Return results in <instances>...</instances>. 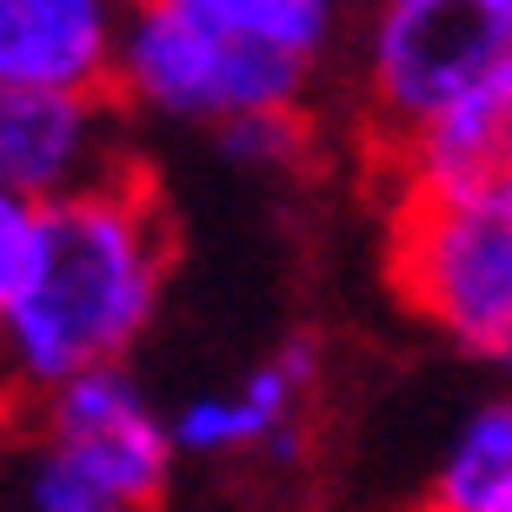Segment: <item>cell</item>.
Wrapping results in <instances>:
<instances>
[{
  "label": "cell",
  "instance_id": "1",
  "mask_svg": "<svg viewBox=\"0 0 512 512\" xmlns=\"http://www.w3.org/2000/svg\"><path fill=\"white\" fill-rule=\"evenodd\" d=\"M173 273V220L147 167L40 213L34 273L0 333V399L127 366Z\"/></svg>",
  "mask_w": 512,
  "mask_h": 512
},
{
  "label": "cell",
  "instance_id": "2",
  "mask_svg": "<svg viewBox=\"0 0 512 512\" xmlns=\"http://www.w3.org/2000/svg\"><path fill=\"white\" fill-rule=\"evenodd\" d=\"M346 40V14L326 0H140L120 20L114 100L213 133L313 114V80Z\"/></svg>",
  "mask_w": 512,
  "mask_h": 512
},
{
  "label": "cell",
  "instance_id": "3",
  "mask_svg": "<svg viewBox=\"0 0 512 512\" xmlns=\"http://www.w3.org/2000/svg\"><path fill=\"white\" fill-rule=\"evenodd\" d=\"M353 120L373 167L512 74V0H380L353 20Z\"/></svg>",
  "mask_w": 512,
  "mask_h": 512
},
{
  "label": "cell",
  "instance_id": "4",
  "mask_svg": "<svg viewBox=\"0 0 512 512\" xmlns=\"http://www.w3.org/2000/svg\"><path fill=\"white\" fill-rule=\"evenodd\" d=\"M386 200V280L406 313L459 353L512 366V187Z\"/></svg>",
  "mask_w": 512,
  "mask_h": 512
},
{
  "label": "cell",
  "instance_id": "5",
  "mask_svg": "<svg viewBox=\"0 0 512 512\" xmlns=\"http://www.w3.org/2000/svg\"><path fill=\"white\" fill-rule=\"evenodd\" d=\"M14 419L27 433H40L54 453H67L74 466H87L133 512H153L167 499L180 439H173V419L153 406L147 386L133 380L127 366L67 380L40 399H14Z\"/></svg>",
  "mask_w": 512,
  "mask_h": 512
},
{
  "label": "cell",
  "instance_id": "6",
  "mask_svg": "<svg viewBox=\"0 0 512 512\" xmlns=\"http://www.w3.org/2000/svg\"><path fill=\"white\" fill-rule=\"evenodd\" d=\"M127 107L114 94H34L0 87V193L27 207H67L133 173Z\"/></svg>",
  "mask_w": 512,
  "mask_h": 512
},
{
  "label": "cell",
  "instance_id": "7",
  "mask_svg": "<svg viewBox=\"0 0 512 512\" xmlns=\"http://www.w3.org/2000/svg\"><path fill=\"white\" fill-rule=\"evenodd\" d=\"M320 380V346L286 340L273 346L233 393H193L173 413V439L193 459H240V453H273L300 459V406Z\"/></svg>",
  "mask_w": 512,
  "mask_h": 512
},
{
  "label": "cell",
  "instance_id": "8",
  "mask_svg": "<svg viewBox=\"0 0 512 512\" xmlns=\"http://www.w3.org/2000/svg\"><path fill=\"white\" fill-rule=\"evenodd\" d=\"M120 20L107 0H0V87L114 94Z\"/></svg>",
  "mask_w": 512,
  "mask_h": 512
},
{
  "label": "cell",
  "instance_id": "9",
  "mask_svg": "<svg viewBox=\"0 0 512 512\" xmlns=\"http://www.w3.org/2000/svg\"><path fill=\"white\" fill-rule=\"evenodd\" d=\"M386 193H506L512 187V74L399 147L380 167Z\"/></svg>",
  "mask_w": 512,
  "mask_h": 512
},
{
  "label": "cell",
  "instance_id": "10",
  "mask_svg": "<svg viewBox=\"0 0 512 512\" xmlns=\"http://www.w3.org/2000/svg\"><path fill=\"white\" fill-rule=\"evenodd\" d=\"M433 512H512V393L459 419L433 473Z\"/></svg>",
  "mask_w": 512,
  "mask_h": 512
},
{
  "label": "cell",
  "instance_id": "11",
  "mask_svg": "<svg viewBox=\"0 0 512 512\" xmlns=\"http://www.w3.org/2000/svg\"><path fill=\"white\" fill-rule=\"evenodd\" d=\"M0 512H133L120 493H107L87 466L54 453L40 433H27L7 406L0 433Z\"/></svg>",
  "mask_w": 512,
  "mask_h": 512
},
{
  "label": "cell",
  "instance_id": "12",
  "mask_svg": "<svg viewBox=\"0 0 512 512\" xmlns=\"http://www.w3.org/2000/svg\"><path fill=\"white\" fill-rule=\"evenodd\" d=\"M313 147V114H260L240 127H220V153L247 160V167H293Z\"/></svg>",
  "mask_w": 512,
  "mask_h": 512
},
{
  "label": "cell",
  "instance_id": "13",
  "mask_svg": "<svg viewBox=\"0 0 512 512\" xmlns=\"http://www.w3.org/2000/svg\"><path fill=\"white\" fill-rule=\"evenodd\" d=\"M34 247H40V207L14 200V193H0V333H7L20 293H27Z\"/></svg>",
  "mask_w": 512,
  "mask_h": 512
},
{
  "label": "cell",
  "instance_id": "14",
  "mask_svg": "<svg viewBox=\"0 0 512 512\" xmlns=\"http://www.w3.org/2000/svg\"><path fill=\"white\" fill-rule=\"evenodd\" d=\"M0 433H7V399H0Z\"/></svg>",
  "mask_w": 512,
  "mask_h": 512
},
{
  "label": "cell",
  "instance_id": "15",
  "mask_svg": "<svg viewBox=\"0 0 512 512\" xmlns=\"http://www.w3.org/2000/svg\"><path fill=\"white\" fill-rule=\"evenodd\" d=\"M426 512H433V506H426Z\"/></svg>",
  "mask_w": 512,
  "mask_h": 512
}]
</instances>
